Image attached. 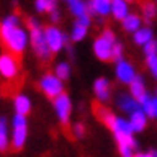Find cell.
Segmentation results:
<instances>
[{
    "mask_svg": "<svg viewBox=\"0 0 157 157\" xmlns=\"http://www.w3.org/2000/svg\"><path fill=\"white\" fill-rule=\"evenodd\" d=\"M0 32H2L3 44L6 45V48L11 53L21 55L26 50L29 37H27L26 31L21 27L19 18L16 15H10L2 21V29H0Z\"/></svg>",
    "mask_w": 157,
    "mask_h": 157,
    "instance_id": "1",
    "label": "cell"
},
{
    "mask_svg": "<svg viewBox=\"0 0 157 157\" xmlns=\"http://www.w3.org/2000/svg\"><path fill=\"white\" fill-rule=\"evenodd\" d=\"M99 116H101L103 122L112 130L114 136H116V140L119 143V147H124V146L136 147V141L133 140V132L135 130L130 124V120L116 117L112 112L104 111V109L99 111Z\"/></svg>",
    "mask_w": 157,
    "mask_h": 157,
    "instance_id": "2",
    "label": "cell"
},
{
    "mask_svg": "<svg viewBox=\"0 0 157 157\" xmlns=\"http://www.w3.org/2000/svg\"><path fill=\"white\" fill-rule=\"evenodd\" d=\"M27 26L31 27V45L34 48L35 55L39 56L40 59H50V55H52V50L48 47V42L45 37V31L40 27L39 21L35 18H29L27 19Z\"/></svg>",
    "mask_w": 157,
    "mask_h": 157,
    "instance_id": "3",
    "label": "cell"
},
{
    "mask_svg": "<svg viewBox=\"0 0 157 157\" xmlns=\"http://www.w3.org/2000/svg\"><path fill=\"white\" fill-rule=\"evenodd\" d=\"M116 45V37H114L112 31L106 29L101 37H98L93 44V52L96 55V58H99L101 61H108L112 59V48Z\"/></svg>",
    "mask_w": 157,
    "mask_h": 157,
    "instance_id": "4",
    "label": "cell"
},
{
    "mask_svg": "<svg viewBox=\"0 0 157 157\" xmlns=\"http://www.w3.org/2000/svg\"><path fill=\"white\" fill-rule=\"evenodd\" d=\"M27 138V122L26 116L16 114L13 117V135H11V144L15 149H21Z\"/></svg>",
    "mask_w": 157,
    "mask_h": 157,
    "instance_id": "5",
    "label": "cell"
},
{
    "mask_svg": "<svg viewBox=\"0 0 157 157\" xmlns=\"http://www.w3.org/2000/svg\"><path fill=\"white\" fill-rule=\"evenodd\" d=\"M40 90L48 96V98H56L63 95V80L56 74H45L40 78Z\"/></svg>",
    "mask_w": 157,
    "mask_h": 157,
    "instance_id": "6",
    "label": "cell"
},
{
    "mask_svg": "<svg viewBox=\"0 0 157 157\" xmlns=\"http://www.w3.org/2000/svg\"><path fill=\"white\" fill-rule=\"evenodd\" d=\"M19 64L15 53H3L0 56V74L3 78H15L18 75Z\"/></svg>",
    "mask_w": 157,
    "mask_h": 157,
    "instance_id": "7",
    "label": "cell"
},
{
    "mask_svg": "<svg viewBox=\"0 0 157 157\" xmlns=\"http://www.w3.org/2000/svg\"><path fill=\"white\" fill-rule=\"evenodd\" d=\"M45 37H47V42H48V47L52 50V53H58L64 47V44L67 42V35H64L58 27H55V26L47 27Z\"/></svg>",
    "mask_w": 157,
    "mask_h": 157,
    "instance_id": "8",
    "label": "cell"
},
{
    "mask_svg": "<svg viewBox=\"0 0 157 157\" xmlns=\"http://www.w3.org/2000/svg\"><path fill=\"white\" fill-rule=\"evenodd\" d=\"M53 106H55V112L58 119L61 120L63 124H67L69 122V116H71V111H72V104H71V99L67 95H59L55 98L53 101Z\"/></svg>",
    "mask_w": 157,
    "mask_h": 157,
    "instance_id": "9",
    "label": "cell"
},
{
    "mask_svg": "<svg viewBox=\"0 0 157 157\" xmlns=\"http://www.w3.org/2000/svg\"><path fill=\"white\" fill-rule=\"evenodd\" d=\"M116 103L120 109L127 114H133L135 111H140L141 109V104L136 98H133L132 95H119L116 98Z\"/></svg>",
    "mask_w": 157,
    "mask_h": 157,
    "instance_id": "10",
    "label": "cell"
},
{
    "mask_svg": "<svg viewBox=\"0 0 157 157\" xmlns=\"http://www.w3.org/2000/svg\"><path fill=\"white\" fill-rule=\"evenodd\" d=\"M116 75L120 82L124 83H132L135 80V77H136V74H135V69L132 67L130 63L127 61H119L117 63V69H116Z\"/></svg>",
    "mask_w": 157,
    "mask_h": 157,
    "instance_id": "11",
    "label": "cell"
},
{
    "mask_svg": "<svg viewBox=\"0 0 157 157\" xmlns=\"http://www.w3.org/2000/svg\"><path fill=\"white\" fill-rule=\"evenodd\" d=\"M88 8L91 15H98V16H108L112 8V2L111 0H90Z\"/></svg>",
    "mask_w": 157,
    "mask_h": 157,
    "instance_id": "12",
    "label": "cell"
},
{
    "mask_svg": "<svg viewBox=\"0 0 157 157\" xmlns=\"http://www.w3.org/2000/svg\"><path fill=\"white\" fill-rule=\"evenodd\" d=\"M93 90H95L96 98H98L101 103H106V101L109 99V96H111V85H109V82L106 80V78H103V77L98 78V80L95 82Z\"/></svg>",
    "mask_w": 157,
    "mask_h": 157,
    "instance_id": "13",
    "label": "cell"
},
{
    "mask_svg": "<svg viewBox=\"0 0 157 157\" xmlns=\"http://www.w3.org/2000/svg\"><path fill=\"white\" fill-rule=\"evenodd\" d=\"M130 124H132L135 132H143L146 128V124H147V114L143 109L135 111L133 114H130Z\"/></svg>",
    "mask_w": 157,
    "mask_h": 157,
    "instance_id": "14",
    "label": "cell"
},
{
    "mask_svg": "<svg viewBox=\"0 0 157 157\" xmlns=\"http://www.w3.org/2000/svg\"><path fill=\"white\" fill-rule=\"evenodd\" d=\"M111 13L116 19L124 21L130 13H128V2L127 0H112V8Z\"/></svg>",
    "mask_w": 157,
    "mask_h": 157,
    "instance_id": "15",
    "label": "cell"
},
{
    "mask_svg": "<svg viewBox=\"0 0 157 157\" xmlns=\"http://www.w3.org/2000/svg\"><path fill=\"white\" fill-rule=\"evenodd\" d=\"M130 93H132L133 98H136L138 101H141V99H144V98L147 96L144 82H143V78H141L140 75L135 77V80L130 83Z\"/></svg>",
    "mask_w": 157,
    "mask_h": 157,
    "instance_id": "16",
    "label": "cell"
},
{
    "mask_svg": "<svg viewBox=\"0 0 157 157\" xmlns=\"http://www.w3.org/2000/svg\"><path fill=\"white\" fill-rule=\"evenodd\" d=\"M31 99L27 98L26 95H18L15 98V111L16 114H23V116H26V114L31 112Z\"/></svg>",
    "mask_w": 157,
    "mask_h": 157,
    "instance_id": "17",
    "label": "cell"
},
{
    "mask_svg": "<svg viewBox=\"0 0 157 157\" xmlns=\"http://www.w3.org/2000/svg\"><path fill=\"white\" fill-rule=\"evenodd\" d=\"M122 26L128 32H136L141 27V18L138 15H135V13H130V15L122 21Z\"/></svg>",
    "mask_w": 157,
    "mask_h": 157,
    "instance_id": "18",
    "label": "cell"
},
{
    "mask_svg": "<svg viewBox=\"0 0 157 157\" xmlns=\"http://www.w3.org/2000/svg\"><path fill=\"white\" fill-rule=\"evenodd\" d=\"M133 40L136 42L138 45L144 47L147 42L152 40V31L149 27H140L136 32H133Z\"/></svg>",
    "mask_w": 157,
    "mask_h": 157,
    "instance_id": "19",
    "label": "cell"
},
{
    "mask_svg": "<svg viewBox=\"0 0 157 157\" xmlns=\"http://www.w3.org/2000/svg\"><path fill=\"white\" fill-rule=\"evenodd\" d=\"M71 13H72L74 16L77 18H82L85 15H88L90 13V8H88V3H85L83 0H74V2H71ZM91 15V13H90Z\"/></svg>",
    "mask_w": 157,
    "mask_h": 157,
    "instance_id": "20",
    "label": "cell"
},
{
    "mask_svg": "<svg viewBox=\"0 0 157 157\" xmlns=\"http://www.w3.org/2000/svg\"><path fill=\"white\" fill-rule=\"evenodd\" d=\"M141 13H143V18H144L146 23L152 21L154 16H155V13H157V6H155V3L149 2V0L143 2V5H141Z\"/></svg>",
    "mask_w": 157,
    "mask_h": 157,
    "instance_id": "21",
    "label": "cell"
},
{
    "mask_svg": "<svg viewBox=\"0 0 157 157\" xmlns=\"http://www.w3.org/2000/svg\"><path fill=\"white\" fill-rule=\"evenodd\" d=\"M87 31H88L87 26L82 24L80 21H75L74 26H72V32H71V39L74 42H80L85 35H87Z\"/></svg>",
    "mask_w": 157,
    "mask_h": 157,
    "instance_id": "22",
    "label": "cell"
},
{
    "mask_svg": "<svg viewBox=\"0 0 157 157\" xmlns=\"http://www.w3.org/2000/svg\"><path fill=\"white\" fill-rule=\"evenodd\" d=\"M35 10L39 13H52L56 10V0H35Z\"/></svg>",
    "mask_w": 157,
    "mask_h": 157,
    "instance_id": "23",
    "label": "cell"
},
{
    "mask_svg": "<svg viewBox=\"0 0 157 157\" xmlns=\"http://www.w3.org/2000/svg\"><path fill=\"white\" fill-rule=\"evenodd\" d=\"M0 149L2 151L8 149V130H6V120L3 117L0 120Z\"/></svg>",
    "mask_w": 157,
    "mask_h": 157,
    "instance_id": "24",
    "label": "cell"
},
{
    "mask_svg": "<svg viewBox=\"0 0 157 157\" xmlns=\"http://www.w3.org/2000/svg\"><path fill=\"white\" fill-rule=\"evenodd\" d=\"M55 74L58 75L61 80H66V78H69V75H71L69 64H67V63H59L58 66L55 67Z\"/></svg>",
    "mask_w": 157,
    "mask_h": 157,
    "instance_id": "25",
    "label": "cell"
},
{
    "mask_svg": "<svg viewBox=\"0 0 157 157\" xmlns=\"http://www.w3.org/2000/svg\"><path fill=\"white\" fill-rule=\"evenodd\" d=\"M146 64H147L149 71H151V74L157 78V55L147 56V58H146Z\"/></svg>",
    "mask_w": 157,
    "mask_h": 157,
    "instance_id": "26",
    "label": "cell"
},
{
    "mask_svg": "<svg viewBox=\"0 0 157 157\" xmlns=\"http://www.w3.org/2000/svg\"><path fill=\"white\" fill-rule=\"evenodd\" d=\"M143 50H144V55L146 56H152V55H157V40H151L147 42V44L143 47Z\"/></svg>",
    "mask_w": 157,
    "mask_h": 157,
    "instance_id": "27",
    "label": "cell"
},
{
    "mask_svg": "<svg viewBox=\"0 0 157 157\" xmlns=\"http://www.w3.org/2000/svg\"><path fill=\"white\" fill-rule=\"evenodd\" d=\"M122 52H124L122 45H120V44H117V42H116V45H114V48H112V59L116 61V63L122 61Z\"/></svg>",
    "mask_w": 157,
    "mask_h": 157,
    "instance_id": "28",
    "label": "cell"
},
{
    "mask_svg": "<svg viewBox=\"0 0 157 157\" xmlns=\"http://www.w3.org/2000/svg\"><path fill=\"white\" fill-rule=\"evenodd\" d=\"M83 130H85V127H83L82 124H75V125L72 127V132H74V135H75L77 138L83 136Z\"/></svg>",
    "mask_w": 157,
    "mask_h": 157,
    "instance_id": "29",
    "label": "cell"
},
{
    "mask_svg": "<svg viewBox=\"0 0 157 157\" xmlns=\"http://www.w3.org/2000/svg\"><path fill=\"white\" fill-rule=\"evenodd\" d=\"M152 117L157 119V96L152 98Z\"/></svg>",
    "mask_w": 157,
    "mask_h": 157,
    "instance_id": "30",
    "label": "cell"
},
{
    "mask_svg": "<svg viewBox=\"0 0 157 157\" xmlns=\"http://www.w3.org/2000/svg\"><path fill=\"white\" fill-rule=\"evenodd\" d=\"M52 19H53V21H58V19H59V13H58V10L52 11Z\"/></svg>",
    "mask_w": 157,
    "mask_h": 157,
    "instance_id": "31",
    "label": "cell"
},
{
    "mask_svg": "<svg viewBox=\"0 0 157 157\" xmlns=\"http://www.w3.org/2000/svg\"><path fill=\"white\" fill-rule=\"evenodd\" d=\"M135 157H152V155L149 154V152H146V154H143V152H140V154H136V155H135Z\"/></svg>",
    "mask_w": 157,
    "mask_h": 157,
    "instance_id": "32",
    "label": "cell"
},
{
    "mask_svg": "<svg viewBox=\"0 0 157 157\" xmlns=\"http://www.w3.org/2000/svg\"><path fill=\"white\" fill-rule=\"evenodd\" d=\"M149 154H151L152 157H157V151H155V149H152V151H149Z\"/></svg>",
    "mask_w": 157,
    "mask_h": 157,
    "instance_id": "33",
    "label": "cell"
},
{
    "mask_svg": "<svg viewBox=\"0 0 157 157\" xmlns=\"http://www.w3.org/2000/svg\"><path fill=\"white\" fill-rule=\"evenodd\" d=\"M66 2H69V3H71V2H74V0H66Z\"/></svg>",
    "mask_w": 157,
    "mask_h": 157,
    "instance_id": "34",
    "label": "cell"
},
{
    "mask_svg": "<svg viewBox=\"0 0 157 157\" xmlns=\"http://www.w3.org/2000/svg\"><path fill=\"white\" fill-rule=\"evenodd\" d=\"M127 2H133V0H127Z\"/></svg>",
    "mask_w": 157,
    "mask_h": 157,
    "instance_id": "35",
    "label": "cell"
},
{
    "mask_svg": "<svg viewBox=\"0 0 157 157\" xmlns=\"http://www.w3.org/2000/svg\"><path fill=\"white\" fill-rule=\"evenodd\" d=\"M111 2H112V0H111Z\"/></svg>",
    "mask_w": 157,
    "mask_h": 157,
    "instance_id": "36",
    "label": "cell"
}]
</instances>
